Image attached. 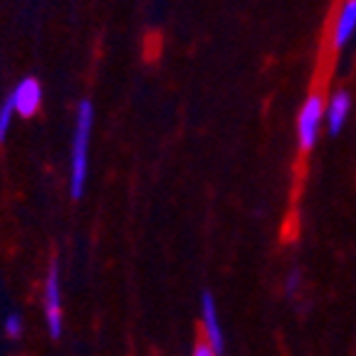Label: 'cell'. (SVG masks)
<instances>
[{"label":"cell","instance_id":"1","mask_svg":"<svg viewBox=\"0 0 356 356\" xmlns=\"http://www.w3.org/2000/svg\"><path fill=\"white\" fill-rule=\"evenodd\" d=\"M92 122H95V106L89 99H82L77 106V127H74L72 141V173H70V193H72V198H82L84 186H87Z\"/></svg>","mask_w":356,"mask_h":356},{"label":"cell","instance_id":"2","mask_svg":"<svg viewBox=\"0 0 356 356\" xmlns=\"http://www.w3.org/2000/svg\"><path fill=\"white\" fill-rule=\"evenodd\" d=\"M322 119H324V97L322 92H312L305 104H302L300 117H297V136H300L302 154H309L314 149Z\"/></svg>","mask_w":356,"mask_h":356},{"label":"cell","instance_id":"3","mask_svg":"<svg viewBox=\"0 0 356 356\" xmlns=\"http://www.w3.org/2000/svg\"><path fill=\"white\" fill-rule=\"evenodd\" d=\"M42 307H44V319H47V332L52 339H57L62 334V292H60V267L57 262H50L47 277H44L42 289Z\"/></svg>","mask_w":356,"mask_h":356},{"label":"cell","instance_id":"4","mask_svg":"<svg viewBox=\"0 0 356 356\" xmlns=\"http://www.w3.org/2000/svg\"><path fill=\"white\" fill-rule=\"evenodd\" d=\"M200 314H203V339L211 344L216 356L222 354L225 351V341H222V329L220 322H218V307L208 289L200 295Z\"/></svg>","mask_w":356,"mask_h":356},{"label":"cell","instance_id":"5","mask_svg":"<svg viewBox=\"0 0 356 356\" xmlns=\"http://www.w3.org/2000/svg\"><path fill=\"white\" fill-rule=\"evenodd\" d=\"M13 109L20 114V117H33L38 114L40 104H42V87L35 77H25L10 95Z\"/></svg>","mask_w":356,"mask_h":356},{"label":"cell","instance_id":"6","mask_svg":"<svg viewBox=\"0 0 356 356\" xmlns=\"http://www.w3.org/2000/svg\"><path fill=\"white\" fill-rule=\"evenodd\" d=\"M356 30V0H344L339 15H337V22H334V35H332V44L334 50H341L349 38Z\"/></svg>","mask_w":356,"mask_h":356},{"label":"cell","instance_id":"7","mask_svg":"<svg viewBox=\"0 0 356 356\" xmlns=\"http://www.w3.org/2000/svg\"><path fill=\"white\" fill-rule=\"evenodd\" d=\"M349 109H351L349 92H346V89H339V92L332 97V102H329L327 111H324L329 134H339L341 129H344V122H346V117H349Z\"/></svg>","mask_w":356,"mask_h":356},{"label":"cell","instance_id":"8","mask_svg":"<svg viewBox=\"0 0 356 356\" xmlns=\"http://www.w3.org/2000/svg\"><path fill=\"white\" fill-rule=\"evenodd\" d=\"M13 114H15V109H13V102H10V97H8L6 104L0 106V141H3L8 136V129H10Z\"/></svg>","mask_w":356,"mask_h":356},{"label":"cell","instance_id":"9","mask_svg":"<svg viewBox=\"0 0 356 356\" xmlns=\"http://www.w3.org/2000/svg\"><path fill=\"white\" fill-rule=\"evenodd\" d=\"M6 334L8 337H13V339H17L22 334V319H20V314H8V319H6Z\"/></svg>","mask_w":356,"mask_h":356},{"label":"cell","instance_id":"10","mask_svg":"<svg viewBox=\"0 0 356 356\" xmlns=\"http://www.w3.org/2000/svg\"><path fill=\"white\" fill-rule=\"evenodd\" d=\"M300 284H302L300 270H292V273H289V277H287V282H284V295L295 297L297 295V287H300Z\"/></svg>","mask_w":356,"mask_h":356},{"label":"cell","instance_id":"11","mask_svg":"<svg viewBox=\"0 0 356 356\" xmlns=\"http://www.w3.org/2000/svg\"><path fill=\"white\" fill-rule=\"evenodd\" d=\"M193 356H216V351L211 349V344H208L203 337H198V341H195V346H193Z\"/></svg>","mask_w":356,"mask_h":356}]
</instances>
